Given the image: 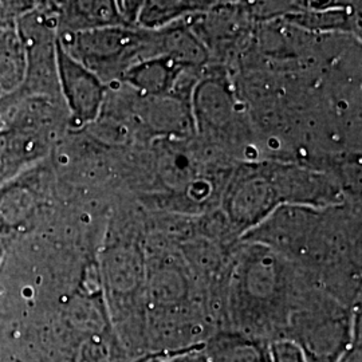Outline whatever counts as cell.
<instances>
[{
	"instance_id": "44dd1931",
	"label": "cell",
	"mask_w": 362,
	"mask_h": 362,
	"mask_svg": "<svg viewBox=\"0 0 362 362\" xmlns=\"http://www.w3.org/2000/svg\"><path fill=\"white\" fill-rule=\"evenodd\" d=\"M346 1H348V3H350L349 0H346ZM350 4H353V3H350ZM354 6H356V4H354Z\"/></svg>"
},
{
	"instance_id": "3957f363",
	"label": "cell",
	"mask_w": 362,
	"mask_h": 362,
	"mask_svg": "<svg viewBox=\"0 0 362 362\" xmlns=\"http://www.w3.org/2000/svg\"><path fill=\"white\" fill-rule=\"evenodd\" d=\"M284 336L297 344L309 362H337L356 342L354 321L334 302L299 306L286 321Z\"/></svg>"
},
{
	"instance_id": "ac0fdd59",
	"label": "cell",
	"mask_w": 362,
	"mask_h": 362,
	"mask_svg": "<svg viewBox=\"0 0 362 362\" xmlns=\"http://www.w3.org/2000/svg\"><path fill=\"white\" fill-rule=\"evenodd\" d=\"M4 103V97H0V106L3 105ZM1 125H3V121H1V107H0V128H1Z\"/></svg>"
},
{
	"instance_id": "7a4b0ae2",
	"label": "cell",
	"mask_w": 362,
	"mask_h": 362,
	"mask_svg": "<svg viewBox=\"0 0 362 362\" xmlns=\"http://www.w3.org/2000/svg\"><path fill=\"white\" fill-rule=\"evenodd\" d=\"M58 45L105 85H119L130 67L151 58V31L112 26L57 35Z\"/></svg>"
},
{
	"instance_id": "5bb4252c",
	"label": "cell",
	"mask_w": 362,
	"mask_h": 362,
	"mask_svg": "<svg viewBox=\"0 0 362 362\" xmlns=\"http://www.w3.org/2000/svg\"><path fill=\"white\" fill-rule=\"evenodd\" d=\"M272 362H309L297 344L288 339L272 342Z\"/></svg>"
},
{
	"instance_id": "7c38bea8",
	"label": "cell",
	"mask_w": 362,
	"mask_h": 362,
	"mask_svg": "<svg viewBox=\"0 0 362 362\" xmlns=\"http://www.w3.org/2000/svg\"><path fill=\"white\" fill-rule=\"evenodd\" d=\"M252 22L269 23L285 21L308 11L324 10L333 6H353L346 0H246L240 3Z\"/></svg>"
},
{
	"instance_id": "4fadbf2b",
	"label": "cell",
	"mask_w": 362,
	"mask_h": 362,
	"mask_svg": "<svg viewBox=\"0 0 362 362\" xmlns=\"http://www.w3.org/2000/svg\"><path fill=\"white\" fill-rule=\"evenodd\" d=\"M40 0H0V27L15 26L16 21L37 8Z\"/></svg>"
},
{
	"instance_id": "ba28073f",
	"label": "cell",
	"mask_w": 362,
	"mask_h": 362,
	"mask_svg": "<svg viewBox=\"0 0 362 362\" xmlns=\"http://www.w3.org/2000/svg\"><path fill=\"white\" fill-rule=\"evenodd\" d=\"M185 69L165 57L148 58L132 66L121 79L141 97H163L172 94Z\"/></svg>"
},
{
	"instance_id": "e0dca14e",
	"label": "cell",
	"mask_w": 362,
	"mask_h": 362,
	"mask_svg": "<svg viewBox=\"0 0 362 362\" xmlns=\"http://www.w3.org/2000/svg\"><path fill=\"white\" fill-rule=\"evenodd\" d=\"M246 0H221L220 4H240L245 3Z\"/></svg>"
},
{
	"instance_id": "8fae6325",
	"label": "cell",
	"mask_w": 362,
	"mask_h": 362,
	"mask_svg": "<svg viewBox=\"0 0 362 362\" xmlns=\"http://www.w3.org/2000/svg\"><path fill=\"white\" fill-rule=\"evenodd\" d=\"M25 52L15 26L0 27V97L21 89L25 81Z\"/></svg>"
},
{
	"instance_id": "277c9868",
	"label": "cell",
	"mask_w": 362,
	"mask_h": 362,
	"mask_svg": "<svg viewBox=\"0 0 362 362\" xmlns=\"http://www.w3.org/2000/svg\"><path fill=\"white\" fill-rule=\"evenodd\" d=\"M194 128L207 136H226L239 112L227 73L221 66L208 65L191 95Z\"/></svg>"
},
{
	"instance_id": "2e32d148",
	"label": "cell",
	"mask_w": 362,
	"mask_h": 362,
	"mask_svg": "<svg viewBox=\"0 0 362 362\" xmlns=\"http://www.w3.org/2000/svg\"><path fill=\"white\" fill-rule=\"evenodd\" d=\"M173 357L175 356H169V354H153L146 357L144 362H173Z\"/></svg>"
},
{
	"instance_id": "9c48e42d",
	"label": "cell",
	"mask_w": 362,
	"mask_h": 362,
	"mask_svg": "<svg viewBox=\"0 0 362 362\" xmlns=\"http://www.w3.org/2000/svg\"><path fill=\"white\" fill-rule=\"evenodd\" d=\"M209 362H272V342L239 332H224L204 344Z\"/></svg>"
},
{
	"instance_id": "6da1fadb",
	"label": "cell",
	"mask_w": 362,
	"mask_h": 362,
	"mask_svg": "<svg viewBox=\"0 0 362 362\" xmlns=\"http://www.w3.org/2000/svg\"><path fill=\"white\" fill-rule=\"evenodd\" d=\"M332 189L293 168H250L238 175L226 196V209L236 227L254 228L282 206H325Z\"/></svg>"
},
{
	"instance_id": "30bf717a",
	"label": "cell",
	"mask_w": 362,
	"mask_h": 362,
	"mask_svg": "<svg viewBox=\"0 0 362 362\" xmlns=\"http://www.w3.org/2000/svg\"><path fill=\"white\" fill-rule=\"evenodd\" d=\"M287 25L308 33H353L360 34V10L356 6H333L287 18Z\"/></svg>"
},
{
	"instance_id": "d6986e66",
	"label": "cell",
	"mask_w": 362,
	"mask_h": 362,
	"mask_svg": "<svg viewBox=\"0 0 362 362\" xmlns=\"http://www.w3.org/2000/svg\"><path fill=\"white\" fill-rule=\"evenodd\" d=\"M1 255H3V246H1V240H0V260H1Z\"/></svg>"
},
{
	"instance_id": "5b68a950",
	"label": "cell",
	"mask_w": 362,
	"mask_h": 362,
	"mask_svg": "<svg viewBox=\"0 0 362 362\" xmlns=\"http://www.w3.org/2000/svg\"><path fill=\"white\" fill-rule=\"evenodd\" d=\"M57 78L59 94L76 127H85L94 122L104 107L107 86L81 65L57 42Z\"/></svg>"
},
{
	"instance_id": "ffe728a7",
	"label": "cell",
	"mask_w": 362,
	"mask_h": 362,
	"mask_svg": "<svg viewBox=\"0 0 362 362\" xmlns=\"http://www.w3.org/2000/svg\"><path fill=\"white\" fill-rule=\"evenodd\" d=\"M121 3H122V0H118V4H119V8H121Z\"/></svg>"
},
{
	"instance_id": "9a60e30c",
	"label": "cell",
	"mask_w": 362,
	"mask_h": 362,
	"mask_svg": "<svg viewBox=\"0 0 362 362\" xmlns=\"http://www.w3.org/2000/svg\"><path fill=\"white\" fill-rule=\"evenodd\" d=\"M220 3L221 0H181V11L184 16L208 13Z\"/></svg>"
},
{
	"instance_id": "52a82bcc",
	"label": "cell",
	"mask_w": 362,
	"mask_h": 362,
	"mask_svg": "<svg viewBox=\"0 0 362 362\" xmlns=\"http://www.w3.org/2000/svg\"><path fill=\"white\" fill-rule=\"evenodd\" d=\"M149 31L151 58L165 57L176 65L191 70H203L212 64L206 45L196 35L185 16Z\"/></svg>"
},
{
	"instance_id": "8992f818",
	"label": "cell",
	"mask_w": 362,
	"mask_h": 362,
	"mask_svg": "<svg viewBox=\"0 0 362 362\" xmlns=\"http://www.w3.org/2000/svg\"><path fill=\"white\" fill-rule=\"evenodd\" d=\"M57 22V35L112 26H130L118 0H43Z\"/></svg>"
}]
</instances>
